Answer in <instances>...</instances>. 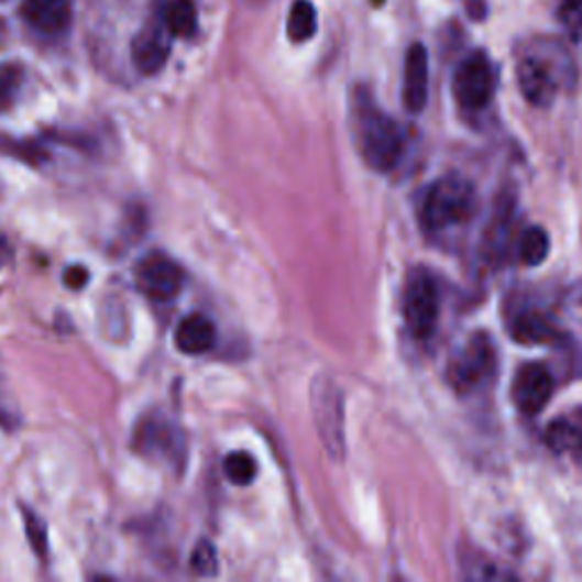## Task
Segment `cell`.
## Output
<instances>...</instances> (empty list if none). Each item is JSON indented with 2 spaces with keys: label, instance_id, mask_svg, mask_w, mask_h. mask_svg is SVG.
Listing matches in <instances>:
<instances>
[{
  "label": "cell",
  "instance_id": "obj_1",
  "mask_svg": "<svg viewBox=\"0 0 582 582\" xmlns=\"http://www.w3.org/2000/svg\"><path fill=\"white\" fill-rule=\"evenodd\" d=\"M355 119V140L364 162L373 168L387 174L392 171L405 151L403 128L385 114L366 94H358L353 106Z\"/></svg>",
  "mask_w": 582,
  "mask_h": 582
},
{
  "label": "cell",
  "instance_id": "obj_2",
  "mask_svg": "<svg viewBox=\"0 0 582 582\" xmlns=\"http://www.w3.org/2000/svg\"><path fill=\"white\" fill-rule=\"evenodd\" d=\"M475 208H477L475 187L462 176L449 174L439 178L428 189L421 208V221L426 230L441 232L469 221Z\"/></svg>",
  "mask_w": 582,
  "mask_h": 582
},
{
  "label": "cell",
  "instance_id": "obj_3",
  "mask_svg": "<svg viewBox=\"0 0 582 582\" xmlns=\"http://www.w3.org/2000/svg\"><path fill=\"white\" fill-rule=\"evenodd\" d=\"M517 80L530 106L549 108L553 106L562 85L571 80V64L560 48H553L551 53L535 51L521 57Z\"/></svg>",
  "mask_w": 582,
  "mask_h": 582
},
{
  "label": "cell",
  "instance_id": "obj_4",
  "mask_svg": "<svg viewBox=\"0 0 582 582\" xmlns=\"http://www.w3.org/2000/svg\"><path fill=\"white\" fill-rule=\"evenodd\" d=\"M310 407L317 432L323 441L326 451L341 460L347 453V415H344V392L330 375L321 373L310 387Z\"/></svg>",
  "mask_w": 582,
  "mask_h": 582
},
{
  "label": "cell",
  "instance_id": "obj_5",
  "mask_svg": "<svg viewBox=\"0 0 582 582\" xmlns=\"http://www.w3.org/2000/svg\"><path fill=\"white\" fill-rule=\"evenodd\" d=\"M441 310L437 281L426 268H417L407 276L403 292V317L409 334L415 339L432 337Z\"/></svg>",
  "mask_w": 582,
  "mask_h": 582
},
{
  "label": "cell",
  "instance_id": "obj_6",
  "mask_svg": "<svg viewBox=\"0 0 582 582\" xmlns=\"http://www.w3.org/2000/svg\"><path fill=\"white\" fill-rule=\"evenodd\" d=\"M496 369V349L492 344L490 334L477 332L466 344L453 355L447 378L453 389L460 394H469L477 387H483Z\"/></svg>",
  "mask_w": 582,
  "mask_h": 582
},
{
  "label": "cell",
  "instance_id": "obj_7",
  "mask_svg": "<svg viewBox=\"0 0 582 582\" xmlns=\"http://www.w3.org/2000/svg\"><path fill=\"white\" fill-rule=\"evenodd\" d=\"M496 91V74L490 57L481 51L460 62L453 74V96L464 110H483Z\"/></svg>",
  "mask_w": 582,
  "mask_h": 582
},
{
  "label": "cell",
  "instance_id": "obj_8",
  "mask_svg": "<svg viewBox=\"0 0 582 582\" xmlns=\"http://www.w3.org/2000/svg\"><path fill=\"white\" fill-rule=\"evenodd\" d=\"M171 44H174V34L164 23L162 12L155 10V14L134 34L130 44V57L136 72L144 76H155L162 72L171 55Z\"/></svg>",
  "mask_w": 582,
  "mask_h": 582
},
{
  "label": "cell",
  "instance_id": "obj_9",
  "mask_svg": "<svg viewBox=\"0 0 582 582\" xmlns=\"http://www.w3.org/2000/svg\"><path fill=\"white\" fill-rule=\"evenodd\" d=\"M132 447L149 460H178L183 453V435L162 415H146L134 426Z\"/></svg>",
  "mask_w": 582,
  "mask_h": 582
},
{
  "label": "cell",
  "instance_id": "obj_10",
  "mask_svg": "<svg viewBox=\"0 0 582 582\" xmlns=\"http://www.w3.org/2000/svg\"><path fill=\"white\" fill-rule=\"evenodd\" d=\"M134 278L146 296L155 300H171L180 294L185 285V271L168 255L151 253L136 264Z\"/></svg>",
  "mask_w": 582,
  "mask_h": 582
},
{
  "label": "cell",
  "instance_id": "obj_11",
  "mask_svg": "<svg viewBox=\"0 0 582 582\" xmlns=\"http://www.w3.org/2000/svg\"><path fill=\"white\" fill-rule=\"evenodd\" d=\"M553 387L556 381L549 366H543L539 362H528L515 375V383H512V398H515V405L524 415L532 417L541 413L546 403L551 400Z\"/></svg>",
  "mask_w": 582,
  "mask_h": 582
},
{
  "label": "cell",
  "instance_id": "obj_12",
  "mask_svg": "<svg viewBox=\"0 0 582 582\" xmlns=\"http://www.w3.org/2000/svg\"><path fill=\"white\" fill-rule=\"evenodd\" d=\"M428 53L421 44L409 46L403 68V106L407 112L419 114L428 102Z\"/></svg>",
  "mask_w": 582,
  "mask_h": 582
},
{
  "label": "cell",
  "instance_id": "obj_13",
  "mask_svg": "<svg viewBox=\"0 0 582 582\" xmlns=\"http://www.w3.org/2000/svg\"><path fill=\"white\" fill-rule=\"evenodd\" d=\"M23 19L44 34H62L72 25V6L68 0H23Z\"/></svg>",
  "mask_w": 582,
  "mask_h": 582
},
{
  "label": "cell",
  "instance_id": "obj_14",
  "mask_svg": "<svg viewBox=\"0 0 582 582\" xmlns=\"http://www.w3.org/2000/svg\"><path fill=\"white\" fill-rule=\"evenodd\" d=\"M217 341V328L205 315H189L176 328V347L185 355L208 353Z\"/></svg>",
  "mask_w": 582,
  "mask_h": 582
},
{
  "label": "cell",
  "instance_id": "obj_15",
  "mask_svg": "<svg viewBox=\"0 0 582 582\" xmlns=\"http://www.w3.org/2000/svg\"><path fill=\"white\" fill-rule=\"evenodd\" d=\"M509 332L521 344H551L558 339V330L551 319L537 310L517 315L515 321L509 323Z\"/></svg>",
  "mask_w": 582,
  "mask_h": 582
},
{
  "label": "cell",
  "instance_id": "obj_16",
  "mask_svg": "<svg viewBox=\"0 0 582 582\" xmlns=\"http://www.w3.org/2000/svg\"><path fill=\"white\" fill-rule=\"evenodd\" d=\"M160 12L174 37H183V40L194 37L198 30V14L194 0H164Z\"/></svg>",
  "mask_w": 582,
  "mask_h": 582
},
{
  "label": "cell",
  "instance_id": "obj_17",
  "mask_svg": "<svg viewBox=\"0 0 582 582\" xmlns=\"http://www.w3.org/2000/svg\"><path fill=\"white\" fill-rule=\"evenodd\" d=\"M546 447L558 455H582V424L573 419H558L546 428Z\"/></svg>",
  "mask_w": 582,
  "mask_h": 582
},
{
  "label": "cell",
  "instance_id": "obj_18",
  "mask_svg": "<svg viewBox=\"0 0 582 582\" xmlns=\"http://www.w3.org/2000/svg\"><path fill=\"white\" fill-rule=\"evenodd\" d=\"M287 34L294 44L310 42L317 34V10L310 0H296L287 19Z\"/></svg>",
  "mask_w": 582,
  "mask_h": 582
},
{
  "label": "cell",
  "instance_id": "obj_19",
  "mask_svg": "<svg viewBox=\"0 0 582 582\" xmlns=\"http://www.w3.org/2000/svg\"><path fill=\"white\" fill-rule=\"evenodd\" d=\"M551 253V237L543 228L530 226L519 237V257L528 266H539Z\"/></svg>",
  "mask_w": 582,
  "mask_h": 582
},
{
  "label": "cell",
  "instance_id": "obj_20",
  "mask_svg": "<svg viewBox=\"0 0 582 582\" xmlns=\"http://www.w3.org/2000/svg\"><path fill=\"white\" fill-rule=\"evenodd\" d=\"M462 573L469 580H503V578H515L509 571H505L501 564L490 560L483 553H475L469 549H462Z\"/></svg>",
  "mask_w": 582,
  "mask_h": 582
},
{
  "label": "cell",
  "instance_id": "obj_21",
  "mask_svg": "<svg viewBox=\"0 0 582 582\" xmlns=\"http://www.w3.org/2000/svg\"><path fill=\"white\" fill-rule=\"evenodd\" d=\"M223 473L237 487H249L257 477V462L249 453H230L223 460Z\"/></svg>",
  "mask_w": 582,
  "mask_h": 582
},
{
  "label": "cell",
  "instance_id": "obj_22",
  "mask_svg": "<svg viewBox=\"0 0 582 582\" xmlns=\"http://www.w3.org/2000/svg\"><path fill=\"white\" fill-rule=\"evenodd\" d=\"M23 68L19 64H0V112L8 110L19 96Z\"/></svg>",
  "mask_w": 582,
  "mask_h": 582
},
{
  "label": "cell",
  "instance_id": "obj_23",
  "mask_svg": "<svg viewBox=\"0 0 582 582\" xmlns=\"http://www.w3.org/2000/svg\"><path fill=\"white\" fill-rule=\"evenodd\" d=\"M189 567L196 575H202V578H210V575L219 573V556H217V549L212 546V541L202 539L196 543Z\"/></svg>",
  "mask_w": 582,
  "mask_h": 582
},
{
  "label": "cell",
  "instance_id": "obj_24",
  "mask_svg": "<svg viewBox=\"0 0 582 582\" xmlns=\"http://www.w3.org/2000/svg\"><path fill=\"white\" fill-rule=\"evenodd\" d=\"M23 521H25L28 539L32 543V551L44 558L46 551H48V530H46L44 519L40 515H34L32 509L23 507Z\"/></svg>",
  "mask_w": 582,
  "mask_h": 582
},
{
  "label": "cell",
  "instance_id": "obj_25",
  "mask_svg": "<svg viewBox=\"0 0 582 582\" xmlns=\"http://www.w3.org/2000/svg\"><path fill=\"white\" fill-rule=\"evenodd\" d=\"M21 424V413L12 398V394L6 387V381L0 378V428L14 430Z\"/></svg>",
  "mask_w": 582,
  "mask_h": 582
},
{
  "label": "cell",
  "instance_id": "obj_26",
  "mask_svg": "<svg viewBox=\"0 0 582 582\" xmlns=\"http://www.w3.org/2000/svg\"><path fill=\"white\" fill-rule=\"evenodd\" d=\"M560 21L571 37L582 40V0H562Z\"/></svg>",
  "mask_w": 582,
  "mask_h": 582
},
{
  "label": "cell",
  "instance_id": "obj_27",
  "mask_svg": "<svg viewBox=\"0 0 582 582\" xmlns=\"http://www.w3.org/2000/svg\"><path fill=\"white\" fill-rule=\"evenodd\" d=\"M87 283H89V271H87L83 264L68 266V268L64 271V285H66L68 289H74V292L85 289Z\"/></svg>",
  "mask_w": 582,
  "mask_h": 582
},
{
  "label": "cell",
  "instance_id": "obj_28",
  "mask_svg": "<svg viewBox=\"0 0 582 582\" xmlns=\"http://www.w3.org/2000/svg\"><path fill=\"white\" fill-rule=\"evenodd\" d=\"M6 34H8V25H6V21H0V44H3Z\"/></svg>",
  "mask_w": 582,
  "mask_h": 582
}]
</instances>
